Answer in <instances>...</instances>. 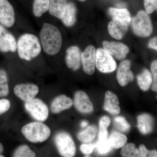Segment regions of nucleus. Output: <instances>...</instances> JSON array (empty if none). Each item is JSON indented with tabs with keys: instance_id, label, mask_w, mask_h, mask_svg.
<instances>
[{
	"instance_id": "f257e3e1",
	"label": "nucleus",
	"mask_w": 157,
	"mask_h": 157,
	"mask_svg": "<svg viewBox=\"0 0 157 157\" xmlns=\"http://www.w3.org/2000/svg\"><path fill=\"white\" fill-rule=\"evenodd\" d=\"M39 36L42 48L45 53L54 56L60 51L63 39L60 31L56 26L51 23H44Z\"/></svg>"
},
{
	"instance_id": "f03ea898",
	"label": "nucleus",
	"mask_w": 157,
	"mask_h": 157,
	"mask_svg": "<svg viewBox=\"0 0 157 157\" xmlns=\"http://www.w3.org/2000/svg\"><path fill=\"white\" fill-rule=\"evenodd\" d=\"M42 50L39 38L34 34L25 33L17 42V51L21 59L31 61L39 56Z\"/></svg>"
},
{
	"instance_id": "7ed1b4c3",
	"label": "nucleus",
	"mask_w": 157,
	"mask_h": 157,
	"mask_svg": "<svg viewBox=\"0 0 157 157\" xmlns=\"http://www.w3.org/2000/svg\"><path fill=\"white\" fill-rule=\"evenodd\" d=\"M21 132L26 139L33 143L44 142L51 135L49 128L40 122H33L25 125L21 129Z\"/></svg>"
},
{
	"instance_id": "20e7f679",
	"label": "nucleus",
	"mask_w": 157,
	"mask_h": 157,
	"mask_svg": "<svg viewBox=\"0 0 157 157\" xmlns=\"http://www.w3.org/2000/svg\"><path fill=\"white\" fill-rule=\"evenodd\" d=\"M132 29L136 36L141 37L149 36L153 32L151 19L146 11L141 10L132 19Z\"/></svg>"
},
{
	"instance_id": "39448f33",
	"label": "nucleus",
	"mask_w": 157,
	"mask_h": 157,
	"mask_svg": "<svg viewBox=\"0 0 157 157\" xmlns=\"http://www.w3.org/2000/svg\"><path fill=\"white\" fill-rule=\"evenodd\" d=\"M54 139L58 150L62 156L72 157L75 155L76 151L75 143L68 133L59 132L56 135Z\"/></svg>"
},
{
	"instance_id": "423d86ee",
	"label": "nucleus",
	"mask_w": 157,
	"mask_h": 157,
	"mask_svg": "<svg viewBox=\"0 0 157 157\" xmlns=\"http://www.w3.org/2000/svg\"><path fill=\"white\" fill-rule=\"evenodd\" d=\"M96 65L99 71L103 73H112L117 67L112 56L101 48L96 50Z\"/></svg>"
},
{
	"instance_id": "0eeeda50",
	"label": "nucleus",
	"mask_w": 157,
	"mask_h": 157,
	"mask_svg": "<svg viewBox=\"0 0 157 157\" xmlns=\"http://www.w3.org/2000/svg\"><path fill=\"white\" fill-rule=\"evenodd\" d=\"M25 107L27 111L36 120L43 122L48 118V107L40 99L34 98L32 101L25 102Z\"/></svg>"
},
{
	"instance_id": "6e6552de",
	"label": "nucleus",
	"mask_w": 157,
	"mask_h": 157,
	"mask_svg": "<svg viewBox=\"0 0 157 157\" xmlns=\"http://www.w3.org/2000/svg\"><path fill=\"white\" fill-rule=\"evenodd\" d=\"M15 13L13 6L8 0H0V24L11 28L15 23Z\"/></svg>"
},
{
	"instance_id": "1a4fd4ad",
	"label": "nucleus",
	"mask_w": 157,
	"mask_h": 157,
	"mask_svg": "<svg viewBox=\"0 0 157 157\" xmlns=\"http://www.w3.org/2000/svg\"><path fill=\"white\" fill-rule=\"evenodd\" d=\"M96 50L94 46L90 45L81 52V63L83 70L89 75L94 73L96 66Z\"/></svg>"
},
{
	"instance_id": "9d476101",
	"label": "nucleus",
	"mask_w": 157,
	"mask_h": 157,
	"mask_svg": "<svg viewBox=\"0 0 157 157\" xmlns=\"http://www.w3.org/2000/svg\"><path fill=\"white\" fill-rule=\"evenodd\" d=\"M0 51L14 52L17 51V41L14 36L5 26L0 24Z\"/></svg>"
},
{
	"instance_id": "9b49d317",
	"label": "nucleus",
	"mask_w": 157,
	"mask_h": 157,
	"mask_svg": "<svg viewBox=\"0 0 157 157\" xmlns=\"http://www.w3.org/2000/svg\"><path fill=\"white\" fill-rule=\"evenodd\" d=\"M14 93L17 97L25 102L35 98L39 92V87L33 83H22L17 85L14 88Z\"/></svg>"
},
{
	"instance_id": "f8f14e48",
	"label": "nucleus",
	"mask_w": 157,
	"mask_h": 157,
	"mask_svg": "<svg viewBox=\"0 0 157 157\" xmlns=\"http://www.w3.org/2000/svg\"><path fill=\"white\" fill-rule=\"evenodd\" d=\"M102 44L104 50L119 60L125 58L129 52L128 47L121 42L104 41Z\"/></svg>"
},
{
	"instance_id": "ddd939ff",
	"label": "nucleus",
	"mask_w": 157,
	"mask_h": 157,
	"mask_svg": "<svg viewBox=\"0 0 157 157\" xmlns=\"http://www.w3.org/2000/svg\"><path fill=\"white\" fill-rule=\"evenodd\" d=\"M128 29V25L119 17H113L109 22L108 30L109 35L117 40H121L125 35Z\"/></svg>"
},
{
	"instance_id": "4468645a",
	"label": "nucleus",
	"mask_w": 157,
	"mask_h": 157,
	"mask_svg": "<svg viewBox=\"0 0 157 157\" xmlns=\"http://www.w3.org/2000/svg\"><path fill=\"white\" fill-rule=\"evenodd\" d=\"M75 107L79 112L90 113L94 111V106L87 94L83 91L76 92L74 96Z\"/></svg>"
},
{
	"instance_id": "2eb2a0df",
	"label": "nucleus",
	"mask_w": 157,
	"mask_h": 157,
	"mask_svg": "<svg viewBox=\"0 0 157 157\" xmlns=\"http://www.w3.org/2000/svg\"><path fill=\"white\" fill-rule=\"evenodd\" d=\"M131 66V62L129 60L123 61L120 64L117 73V79L121 86H125L134 80Z\"/></svg>"
},
{
	"instance_id": "dca6fc26",
	"label": "nucleus",
	"mask_w": 157,
	"mask_h": 157,
	"mask_svg": "<svg viewBox=\"0 0 157 157\" xmlns=\"http://www.w3.org/2000/svg\"><path fill=\"white\" fill-rule=\"evenodd\" d=\"M81 50L78 46L73 45L66 51V62L68 67L73 71L78 70L81 65Z\"/></svg>"
},
{
	"instance_id": "f3484780",
	"label": "nucleus",
	"mask_w": 157,
	"mask_h": 157,
	"mask_svg": "<svg viewBox=\"0 0 157 157\" xmlns=\"http://www.w3.org/2000/svg\"><path fill=\"white\" fill-rule=\"evenodd\" d=\"M104 109L112 115H117L120 113L118 98L114 93L107 91L105 94Z\"/></svg>"
},
{
	"instance_id": "a211bd4d",
	"label": "nucleus",
	"mask_w": 157,
	"mask_h": 157,
	"mask_svg": "<svg viewBox=\"0 0 157 157\" xmlns=\"http://www.w3.org/2000/svg\"><path fill=\"white\" fill-rule=\"evenodd\" d=\"M73 104L72 99L67 96L61 95L58 96L52 103V112L54 113H59L63 110L70 108L73 106Z\"/></svg>"
},
{
	"instance_id": "6ab92c4d",
	"label": "nucleus",
	"mask_w": 157,
	"mask_h": 157,
	"mask_svg": "<svg viewBox=\"0 0 157 157\" xmlns=\"http://www.w3.org/2000/svg\"><path fill=\"white\" fill-rule=\"evenodd\" d=\"M67 0H49L48 12L52 16L62 19L67 6Z\"/></svg>"
},
{
	"instance_id": "aec40b11",
	"label": "nucleus",
	"mask_w": 157,
	"mask_h": 157,
	"mask_svg": "<svg viewBox=\"0 0 157 157\" xmlns=\"http://www.w3.org/2000/svg\"><path fill=\"white\" fill-rule=\"evenodd\" d=\"M137 127L140 132L144 135L149 134L152 131L154 120L148 114H143L137 117Z\"/></svg>"
},
{
	"instance_id": "412c9836",
	"label": "nucleus",
	"mask_w": 157,
	"mask_h": 157,
	"mask_svg": "<svg viewBox=\"0 0 157 157\" xmlns=\"http://www.w3.org/2000/svg\"><path fill=\"white\" fill-rule=\"evenodd\" d=\"M76 13L77 9L74 3H68L64 15L61 19L63 24L68 27L74 25L76 21Z\"/></svg>"
},
{
	"instance_id": "4be33fe9",
	"label": "nucleus",
	"mask_w": 157,
	"mask_h": 157,
	"mask_svg": "<svg viewBox=\"0 0 157 157\" xmlns=\"http://www.w3.org/2000/svg\"><path fill=\"white\" fill-rule=\"evenodd\" d=\"M49 0H34L33 12L34 16L40 17L48 11Z\"/></svg>"
},
{
	"instance_id": "5701e85b",
	"label": "nucleus",
	"mask_w": 157,
	"mask_h": 157,
	"mask_svg": "<svg viewBox=\"0 0 157 157\" xmlns=\"http://www.w3.org/2000/svg\"><path fill=\"white\" fill-rule=\"evenodd\" d=\"M137 82L139 87L144 91L147 90L150 87L152 82L151 73L147 69L137 76Z\"/></svg>"
},
{
	"instance_id": "b1692460",
	"label": "nucleus",
	"mask_w": 157,
	"mask_h": 157,
	"mask_svg": "<svg viewBox=\"0 0 157 157\" xmlns=\"http://www.w3.org/2000/svg\"><path fill=\"white\" fill-rule=\"evenodd\" d=\"M98 133V129L95 125H91L78 134V140L81 142L88 143L93 141Z\"/></svg>"
},
{
	"instance_id": "393cba45",
	"label": "nucleus",
	"mask_w": 157,
	"mask_h": 157,
	"mask_svg": "<svg viewBox=\"0 0 157 157\" xmlns=\"http://www.w3.org/2000/svg\"><path fill=\"white\" fill-rule=\"evenodd\" d=\"M108 140L113 148L119 149L127 143L128 138L120 132H114L111 133Z\"/></svg>"
},
{
	"instance_id": "a878e982",
	"label": "nucleus",
	"mask_w": 157,
	"mask_h": 157,
	"mask_svg": "<svg viewBox=\"0 0 157 157\" xmlns=\"http://www.w3.org/2000/svg\"><path fill=\"white\" fill-rule=\"evenodd\" d=\"M108 12L112 17H119L125 21L128 25L130 24L132 21L131 14L126 9H118L115 8H109Z\"/></svg>"
},
{
	"instance_id": "bb28decb",
	"label": "nucleus",
	"mask_w": 157,
	"mask_h": 157,
	"mask_svg": "<svg viewBox=\"0 0 157 157\" xmlns=\"http://www.w3.org/2000/svg\"><path fill=\"white\" fill-rule=\"evenodd\" d=\"M121 154L123 157H141L140 150L136 148L135 144L133 143H127L122 147Z\"/></svg>"
},
{
	"instance_id": "cd10ccee",
	"label": "nucleus",
	"mask_w": 157,
	"mask_h": 157,
	"mask_svg": "<svg viewBox=\"0 0 157 157\" xmlns=\"http://www.w3.org/2000/svg\"><path fill=\"white\" fill-rule=\"evenodd\" d=\"M9 92L7 73L5 70L0 69V97L7 96Z\"/></svg>"
},
{
	"instance_id": "c85d7f7f",
	"label": "nucleus",
	"mask_w": 157,
	"mask_h": 157,
	"mask_svg": "<svg viewBox=\"0 0 157 157\" xmlns=\"http://www.w3.org/2000/svg\"><path fill=\"white\" fill-rule=\"evenodd\" d=\"M36 154L26 145L19 146L16 149L13 154V157H34Z\"/></svg>"
},
{
	"instance_id": "c756f323",
	"label": "nucleus",
	"mask_w": 157,
	"mask_h": 157,
	"mask_svg": "<svg viewBox=\"0 0 157 157\" xmlns=\"http://www.w3.org/2000/svg\"><path fill=\"white\" fill-rule=\"evenodd\" d=\"M114 125L118 131L127 132L131 128L130 124L123 117L118 116L114 119Z\"/></svg>"
},
{
	"instance_id": "7c9ffc66",
	"label": "nucleus",
	"mask_w": 157,
	"mask_h": 157,
	"mask_svg": "<svg viewBox=\"0 0 157 157\" xmlns=\"http://www.w3.org/2000/svg\"><path fill=\"white\" fill-rule=\"evenodd\" d=\"M98 153L101 155H106L112 150L113 147L108 139L99 140L96 144Z\"/></svg>"
},
{
	"instance_id": "2f4dec72",
	"label": "nucleus",
	"mask_w": 157,
	"mask_h": 157,
	"mask_svg": "<svg viewBox=\"0 0 157 157\" xmlns=\"http://www.w3.org/2000/svg\"><path fill=\"white\" fill-rule=\"evenodd\" d=\"M151 71L153 78L152 79L153 84L152 90L154 91H157V61L155 60L151 64Z\"/></svg>"
},
{
	"instance_id": "473e14b6",
	"label": "nucleus",
	"mask_w": 157,
	"mask_h": 157,
	"mask_svg": "<svg viewBox=\"0 0 157 157\" xmlns=\"http://www.w3.org/2000/svg\"><path fill=\"white\" fill-rule=\"evenodd\" d=\"M144 6L147 13L151 14L157 9V0H144Z\"/></svg>"
},
{
	"instance_id": "72a5a7b5",
	"label": "nucleus",
	"mask_w": 157,
	"mask_h": 157,
	"mask_svg": "<svg viewBox=\"0 0 157 157\" xmlns=\"http://www.w3.org/2000/svg\"><path fill=\"white\" fill-rule=\"evenodd\" d=\"M110 123V121L109 117L107 116H104L101 118L99 122L100 132L103 133L108 132L107 128L109 126Z\"/></svg>"
},
{
	"instance_id": "f704fd0d",
	"label": "nucleus",
	"mask_w": 157,
	"mask_h": 157,
	"mask_svg": "<svg viewBox=\"0 0 157 157\" xmlns=\"http://www.w3.org/2000/svg\"><path fill=\"white\" fill-rule=\"evenodd\" d=\"M140 154L142 157H156V150L149 151L147 150L143 144H141L139 147Z\"/></svg>"
},
{
	"instance_id": "c9c22d12",
	"label": "nucleus",
	"mask_w": 157,
	"mask_h": 157,
	"mask_svg": "<svg viewBox=\"0 0 157 157\" xmlns=\"http://www.w3.org/2000/svg\"><path fill=\"white\" fill-rule=\"evenodd\" d=\"M95 147L96 144H82L80 146V150L83 154L88 155L93 152Z\"/></svg>"
},
{
	"instance_id": "e433bc0d",
	"label": "nucleus",
	"mask_w": 157,
	"mask_h": 157,
	"mask_svg": "<svg viewBox=\"0 0 157 157\" xmlns=\"http://www.w3.org/2000/svg\"><path fill=\"white\" fill-rule=\"evenodd\" d=\"M11 106L10 101L7 99L0 100V115L8 111Z\"/></svg>"
},
{
	"instance_id": "4c0bfd02",
	"label": "nucleus",
	"mask_w": 157,
	"mask_h": 157,
	"mask_svg": "<svg viewBox=\"0 0 157 157\" xmlns=\"http://www.w3.org/2000/svg\"><path fill=\"white\" fill-rule=\"evenodd\" d=\"M157 37L155 36L151 39L149 43L148 47L149 48H152L155 50H157Z\"/></svg>"
},
{
	"instance_id": "58836bf2",
	"label": "nucleus",
	"mask_w": 157,
	"mask_h": 157,
	"mask_svg": "<svg viewBox=\"0 0 157 157\" xmlns=\"http://www.w3.org/2000/svg\"><path fill=\"white\" fill-rule=\"evenodd\" d=\"M3 151H4V147H3L2 144L0 143V157H4V156L2 155L3 153Z\"/></svg>"
},
{
	"instance_id": "ea45409f",
	"label": "nucleus",
	"mask_w": 157,
	"mask_h": 157,
	"mask_svg": "<svg viewBox=\"0 0 157 157\" xmlns=\"http://www.w3.org/2000/svg\"><path fill=\"white\" fill-rule=\"evenodd\" d=\"M88 124V123L86 121H83L82 122L81 126L82 128H85V127L87 126Z\"/></svg>"
},
{
	"instance_id": "a19ab883",
	"label": "nucleus",
	"mask_w": 157,
	"mask_h": 157,
	"mask_svg": "<svg viewBox=\"0 0 157 157\" xmlns=\"http://www.w3.org/2000/svg\"><path fill=\"white\" fill-rule=\"evenodd\" d=\"M78 1H79V2H83L86 1V0H78Z\"/></svg>"
}]
</instances>
